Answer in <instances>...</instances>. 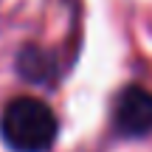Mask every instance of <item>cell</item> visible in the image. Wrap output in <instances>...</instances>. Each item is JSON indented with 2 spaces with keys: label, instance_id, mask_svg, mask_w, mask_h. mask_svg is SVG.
Masks as SVG:
<instances>
[{
  "label": "cell",
  "instance_id": "cell-2",
  "mask_svg": "<svg viewBox=\"0 0 152 152\" xmlns=\"http://www.w3.org/2000/svg\"><path fill=\"white\" fill-rule=\"evenodd\" d=\"M113 127L124 138H141L152 132V90L130 85L118 93L113 107Z\"/></svg>",
  "mask_w": 152,
  "mask_h": 152
},
{
  "label": "cell",
  "instance_id": "cell-1",
  "mask_svg": "<svg viewBox=\"0 0 152 152\" xmlns=\"http://www.w3.org/2000/svg\"><path fill=\"white\" fill-rule=\"evenodd\" d=\"M0 135L14 152H48L56 141V115L34 96L11 99L0 113Z\"/></svg>",
  "mask_w": 152,
  "mask_h": 152
}]
</instances>
